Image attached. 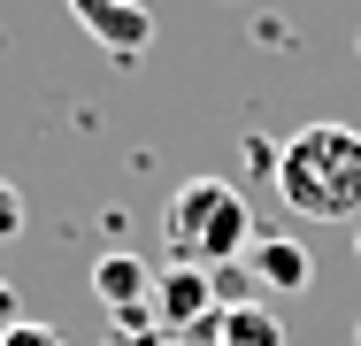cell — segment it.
Segmentation results:
<instances>
[{
    "instance_id": "cell-1",
    "label": "cell",
    "mask_w": 361,
    "mask_h": 346,
    "mask_svg": "<svg viewBox=\"0 0 361 346\" xmlns=\"http://www.w3.org/2000/svg\"><path fill=\"white\" fill-rule=\"evenodd\" d=\"M269 169H277V193H285L292 215L361 223V131L354 124H300Z\"/></svg>"
},
{
    "instance_id": "cell-2",
    "label": "cell",
    "mask_w": 361,
    "mask_h": 346,
    "mask_svg": "<svg viewBox=\"0 0 361 346\" xmlns=\"http://www.w3.org/2000/svg\"><path fill=\"white\" fill-rule=\"evenodd\" d=\"M161 246H169V262L231 270V262L254 246V208H246L238 185H223V177H192V185H177L169 208H161Z\"/></svg>"
},
{
    "instance_id": "cell-3",
    "label": "cell",
    "mask_w": 361,
    "mask_h": 346,
    "mask_svg": "<svg viewBox=\"0 0 361 346\" xmlns=\"http://www.w3.org/2000/svg\"><path fill=\"white\" fill-rule=\"evenodd\" d=\"M70 16L92 31V47H108L116 62H139L146 47H154V16H146L139 0H70Z\"/></svg>"
},
{
    "instance_id": "cell-4",
    "label": "cell",
    "mask_w": 361,
    "mask_h": 346,
    "mask_svg": "<svg viewBox=\"0 0 361 346\" xmlns=\"http://www.w3.org/2000/svg\"><path fill=\"white\" fill-rule=\"evenodd\" d=\"M246 277H254V292H307L315 262H307L300 239H254L246 246Z\"/></svg>"
},
{
    "instance_id": "cell-6",
    "label": "cell",
    "mask_w": 361,
    "mask_h": 346,
    "mask_svg": "<svg viewBox=\"0 0 361 346\" xmlns=\"http://www.w3.org/2000/svg\"><path fill=\"white\" fill-rule=\"evenodd\" d=\"M216 346H285V323H277V308L246 300V308H223L216 316Z\"/></svg>"
},
{
    "instance_id": "cell-8",
    "label": "cell",
    "mask_w": 361,
    "mask_h": 346,
    "mask_svg": "<svg viewBox=\"0 0 361 346\" xmlns=\"http://www.w3.org/2000/svg\"><path fill=\"white\" fill-rule=\"evenodd\" d=\"M16 231H23V193L0 177V239H16Z\"/></svg>"
},
{
    "instance_id": "cell-11",
    "label": "cell",
    "mask_w": 361,
    "mask_h": 346,
    "mask_svg": "<svg viewBox=\"0 0 361 346\" xmlns=\"http://www.w3.org/2000/svg\"><path fill=\"white\" fill-rule=\"evenodd\" d=\"M0 292H8V285H0Z\"/></svg>"
},
{
    "instance_id": "cell-7",
    "label": "cell",
    "mask_w": 361,
    "mask_h": 346,
    "mask_svg": "<svg viewBox=\"0 0 361 346\" xmlns=\"http://www.w3.org/2000/svg\"><path fill=\"white\" fill-rule=\"evenodd\" d=\"M0 346H62V331H54V323H31V316H16V323L0 331Z\"/></svg>"
},
{
    "instance_id": "cell-9",
    "label": "cell",
    "mask_w": 361,
    "mask_h": 346,
    "mask_svg": "<svg viewBox=\"0 0 361 346\" xmlns=\"http://www.w3.org/2000/svg\"><path fill=\"white\" fill-rule=\"evenodd\" d=\"M354 254H361V223H354Z\"/></svg>"
},
{
    "instance_id": "cell-5",
    "label": "cell",
    "mask_w": 361,
    "mask_h": 346,
    "mask_svg": "<svg viewBox=\"0 0 361 346\" xmlns=\"http://www.w3.org/2000/svg\"><path fill=\"white\" fill-rule=\"evenodd\" d=\"M92 292H100L116 316H123V308H146V300H154V270H146L139 254H100V262H92Z\"/></svg>"
},
{
    "instance_id": "cell-10",
    "label": "cell",
    "mask_w": 361,
    "mask_h": 346,
    "mask_svg": "<svg viewBox=\"0 0 361 346\" xmlns=\"http://www.w3.org/2000/svg\"><path fill=\"white\" fill-rule=\"evenodd\" d=\"M354 346H361V323H354Z\"/></svg>"
}]
</instances>
